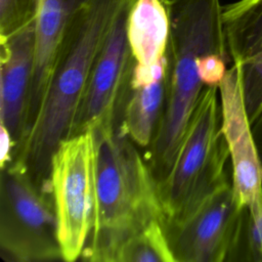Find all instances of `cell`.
<instances>
[{
    "mask_svg": "<svg viewBox=\"0 0 262 262\" xmlns=\"http://www.w3.org/2000/svg\"><path fill=\"white\" fill-rule=\"evenodd\" d=\"M0 126V166L3 168L12 160L14 142L8 130L3 125Z\"/></svg>",
    "mask_w": 262,
    "mask_h": 262,
    "instance_id": "d6986e66",
    "label": "cell"
},
{
    "mask_svg": "<svg viewBox=\"0 0 262 262\" xmlns=\"http://www.w3.org/2000/svg\"><path fill=\"white\" fill-rule=\"evenodd\" d=\"M218 86H204L174 162L157 182L164 222L181 220L228 178Z\"/></svg>",
    "mask_w": 262,
    "mask_h": 262,
    "instance_id": "277c9868",
    "label": "cell"
},
{
    "mask_svg": "<svg viewBox=\"0 0 262 262\" xmlns=\"http://www.w3.org/2000/svg\"><path fill=\"white\" fill-rule=\"evenodd\" d=\"M245 209L228 182L181 220L164 222L175 262L229 261Z\"/></svg>",
    "mask_w": 262,
    "mask_h": 262,
    "instance_id": "52a82bcc",
    "label": "cell"
},
{
    "mask_svg": "<svg viewBox=\"0 0 262 262\" xmlns=\"http://www.w3.org/2000/svg\"><path fill=\"white\" fill-rule=\"evenodd\" d=\"M89 0H39L35 20V59L25 135L31 128L49 83L66 30Z\"/></svg>",
    "mask_w": 262,
    "mask_h": 262,
    "instance_id": "4fadbf2b",
    "label": "cell"
},
{
    "mask_svg": "<svg viewBox=\"0 0 262 262\" xmlns=\"http://www.w3.org/2000/svg\"><path fill=\"white\" fill-rule=\"evenodd\" d=\"M128 1L89 0L66 30L38 114L11 160L43 188L51 189L53 154L72 136L95 59Z\"/></svg>",
    "mask_w": 262,
    "mask_h": 262,
    "instance_id": "6da1fadb",
    "label": "cell"
},
{
    "mask_svg": "<svg viewBox=\"0 0 262 262\" xmlns=\"http://www.w3.org/2000/svg\"><path fill=\"white\" fill-rule=\"evenodd\" d=\"M126 31L137 63L150 66L162 59L170 38V0H134L128 11Z\"/></svg>",
    "mask_w": 262,
    "mask_h": 262,
    "instance_id": "5bb4252c",
    "label": "cell"
},
{
    "mask_svg": "<svg viewBox=\"0 0 262 262\" xmlns=\"http://www.w3.org/2000/svg\"><path fill=\"white\" fill-rule=\"evenodd\" d=\"M222 7L220 0H170L167 95L158 130L147 148V164L157 182L170 170L205 86L196 59L209 53L229 56Z\"/></svg>",
    "mask_w": 262,
    "mask_h": 262,
    "instance_id": "3957f363",
    "label": "cell"
},
{
    "mask_svg": "<svg viewBox=\"0 0 262 262\" xmlns=\"http://www.w3.org/2000/svg\"><path fill=\"white\" fill-rule=\"evenodd\" d=\"M115 262H175L164 220L155 219L128 237L120 247Z\"/></svg>",
    "mask_w": 262,
    "mask_h": 262,
    "instance_id": "9a60e30c",
    "label": "cell"
},
{
    "mask_svg": "<svg viewBox=\"0 0 262 262\" xmlns=\"http://www.w3.org/2000/svg\"><path fill=\"white\" fill-rule=\"evenodd\" d=\"M133 1L129 0L122 9L95 59L72 136L91 131L117 118L135 62L126 31Z\"/></svg>",
    "mask_w": 262,
    "mask_h": 262,
    "instance_id": "9c48e42d",
    "label": "cell"
},
{
    "mask_svg": "<svg viewBox=\"0 0 262 262\" xmlns=\"http://www.w3.org/2000/svg\"><path fill=\"white\" fill-rule=\"evenodd\" d=\"M39 0H0V40L35 23Z\"/></svg>",
    "mask_w": 262,
    "mask_h": 262,
    "instance_id": "2e32d148",
    "label": "cell"
},
{
    "mask_svg": "<svg viewBox=\"0 0 262 262\" xmlns=\"http://www.w3.org/2000/svg\"><path fill=\"white\" fill-rule=\"evenodd\" d=\"M229 261L262 262V220L254 221L247 209Z\"/></svg>",
    "mask_w": 262,
    "mask_h": 262,
    "instance_id": "e0dca14e",
    "label": "cell"
},
{
    "mask_svg": "<svg viewBox=\"0 0 262 262\" xmlns=\"http://www.w3.org/2000/svg\"><path fill=\"white\" fill-rule=\"evenodd\" d=\"M222 21L231 63L241 69L252 123L262 110V0H238L223 6Z\"/></svg>",
    "mask_w": 262,
    "mask_h": 262,
    "instance_id": "30bf717a",
    "label": "cell"
},
{
    "mask_svg": "<svg viewBox=\"0 0 262 262\" xmlns=\"http://www.w3.org/2000/svg\"><path fill=\"white\" fill-rule=\"evenodd\" d=\"M167 75V53L154 64H133L119 122L137 146L148 148L155 138L166 101Z\"/></svg>",
    "mask_w": 262,
    "mask_h": 262,
    "instance_id": "7c38bea8",
    "label": "cell"
},
{
    "mask_svg": "<svg viewBox=\"0 0 262 262\" xmlns=\"http://www.w3.org/2000/svg\"><path fill=\"white\" fill-rule=\"evenodd\" d=\"M50 187L64 261L83 256L95 215L93 142L91 132L60 142L53 154Z\"/></svg>",
    "mask_w": 262,
    "mask_h": 262,
    "instance_id": "8992f818",
    "label": "cell"
},
{
    "mask_svg": "<svg viewBox=\"0 0 262 262\" xmlns=\"http://www.w3.org/2000/svg\"><path fill=\"white\" fill-rule=\"evenodd\" d=\"M221 130L231 165V185L237 202L254 221L262 220V161L245 104L241 69L231 63L218 86Z\"/></svg>",
    "mask_w": 262,
    "mask_h": 262,
    "instance_id": "ba28073f",
    "label": "cell"
},
{
    "mask_svg": "<svg viewBox=\"0 0 262 262\" xmlns=\"http://www.w3.org/2000/svg\"><path fill=\"white\" fill-rule=\"evenodd\" d=\"M230 57L221 53H209L196 59L198 74L205 86H219L228 70Z\"/></svg>",
    "mask_w": 262,
    "mask_h": 262,
    "instance_id": "ac0fdd59",
    "label": "cell"
},
{
    "mask_svg": "<svg viewBox=\"0 0 262 262\" xmlns=\"http://www.w3.org/2000/svg\"><path fill=\"white\" fill-rule=\"evenodd\" d=\"M0 249L17 262L63 260L51 190L36 184L20 165L1 168Z\"/></svg>",
    "mask_w": 262,
    "mask_h": 262,
    "instance_id": "5b68a950",
    "label": "cell"
},
{
    "mask_svg": "<svg viewBox=\"0 0 262 262\" xmlns=\"http://www.w3.org/2000/svg\"><path fill=\"white\" fill-rule=\"evenodd\" d=\"M0 125L8 130L15 147L26 130L35 59V23L0 40Z\"/></svg>",
    "mask_w": 262,
    "mask_h": 262,
    "instance_id": "8fae6325",
    "label": "cell"
},
{
    "mask_svg": "<svg viewBox=\"0 0 262 262\" xmlns=\"http://www.w3.org/2000/svg\"><path fill=\"white\" fill-rule=\"evenodd\" d=\"M253 135L260 154V158L262 161V110L256 117V119L251 123Z\"/></svg>",
    "mask_w": 262,
    "mask_h": 262,
    "instance_id": "ffe728a7",
    "label": "cell"
},
{
    "mask_svg": "<svg viewBox=\"0 0 262 262\" xmlns=\"http://www.w3.org/2000/svg\"><path fill=\"white\" fill-rule=\"evenodd\" d=\"M95 215L83 258L115 262L123 243L164 214L147 162L123 131L118 117L91 131Z\"/></svg>",
    "mask_w": 262,
    "mask_h": 262,
    "instance_id": "7a4b0ae2",
    "label": "cell"
}]
</instances>
